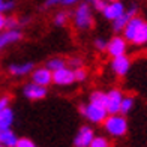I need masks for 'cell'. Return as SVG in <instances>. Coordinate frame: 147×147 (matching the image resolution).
<instances>
[{"instance_id":"1","label":"cell","mask_w":147,"mask_h":147,"mask_svg":"<svg viewBox=\"0 0 147 147\" xmlns=\"http://www.w3.org/2000/svg\"><path fill=\"white\" fill-rule=\"evenodd\" d=\"M71 23L77 32H90L95 27V11L86 0L75 5L71 12Z\"/></svg>"},{"instance_id":"2","label":"cell","mask_w":147,"mask_h":147,"mask_svg":"<svg viewBox=\"0 0 147 147\" xmlns=\"http://www.w3.org/2000/svg\"><path fill=\"white\" fill-rule=\"evenodd\" d=\"M122 35L129 42V45L134 47L147 45V20L140 15L132 17L126 24V27L123 29Z\"/></svg>"},{"instance_id":"3","label":"cell","mask_w":147,"mask_h":147,"mask_svg":"<svg viewBox=\"0 0 147 147\" xmlns=\"http://www.w3.org/2000/svg\"><path fill=\"white\" fill-rule=\"evenodd\" d=\"M104 131L108 137L111 138H122L128 134V129H129V123H128V119L126 116L120 114H108L107 119L104 120Z\"/></svg>"},{"instance_id":"4","label":"cell","mask_w":147,"mask_h":147,"mask_svg":"<svg viewBox=\"0 0 147 147\" xmlns=\"http://www.w3.org/2000/svg\"><path fill=\"white\" fill-rule=\"evenodd\" d=\"M78 111L90 125H102L104 120L108 116V111H107L105 107L101 105H96V104H92V102H86L81 104L78 107Z\"/></svg>"},{"instance_id":"5","label":"cell","mask_w":147,"mask_h":147,"mask_svg":"<svg viewBox=\"0 0 147 147\" xmlns=\"http://www.w3.org/2000/svg\"><path fill=\"white\" fill-rule=\"evenodd\" d=\"M128 48H129V42L125 39V36L120 35V33H116L114 36H111L108 39L105 53L113 59V57H117V56L128 54Z\"/></svg>"},{"instance_id":"6","label":"cell","mask_w":147,"mask_h":147,"mask_svg":"<svg viewBox=\"0 0 147 147\" xmlns=\"http://www.w3.org/2000/svg\"><path fill=\"white\" fill-rule=\"evenodd\" d=\"M131 68H132V59L128 54L113 57L110 62V69L117 78H125L131 72Z\"/></svg>"},{"instance_id":"7","label":"cell","mask_w":147,"mask_h":147,"mask_svg":"<svg viewBox=\"0 0 147 147\" xmlns=\"http://www.w3.org/2000/svg\"><path fill=\"white\" fill-rule=\"evenodd\" d=\"M23 96L27 99V101H42V99L47 98L48 95V87H45V86H41V84H36L33 81H29L23 86Z\"/></svg>"},{"instance_id":"8","label":"cell","mask_w":147,"mask_h":147,"mask_svg":"<svg viewBox=\"0 0 147 147\" xmlns=\"http://www.w3.org/2000/svg\"><path fill=\"white\" fill-rule=\"evenodd\" d=\"M125 98V92L119 87H113L107 92V111L108 114H117L120 113V105H122V101Z\"/></svg>"},{"instance_id":"9","label":"cell","mask_w":147,"mask_h":147,"mask_svg":"<svg viewBox=\"0 0 147 147\" xmlns=\"http://www.w3.org/2000/svg\"><path fill=\"white\" fill-rule=\"evenodd\" d=\"M53 84L57 87H69V86L75 84V72L69 66L54 71L53 72Z\"/></svg>"},{"instance_id":"10","label":"cell","mask_w":147,"mask_h":147,"mask_svg":"<svg viewBox=\"0 0 147 147\" xmlns=\"http://www.w3.org/2000/svg\"><path fill=\"white\" fill-rule=\"evenodd\" d=\"M138 11H140V8H138V5H135V3L126 6L125 14L120 15L119 18H116L114 21H111V29H113V32H114V33H120V35H122V32H123V29L126 27L128 21H129L132 17L138 15Z\"/></svg>"},{"instance_id":"11","label":"cell","mask_w":147,"mask_h":147,"mask_svg":"<svg viewBox=\"0 0 147 147\" xmlns=\"http://www.w3.org/2000/svg\"><path fill=\"white\" fill-rule=\"evenodd\" d=\"M95 135H96L95 129L90 125H83L78 128L75 137H74L72 144H74V147H89L92 140L95 138Z\"/></svg>"},{"instance_id":"12","label":"cell","mask_w":147,"mask_h":147,"mask_svg":"<svg viewBox=\"0 0 147 147\" xmlns=\"http://www.w3.org/2000/svg\"><path fill=\"white\" fill-rule=\"evenodd\" d=\"M30 81L48 87V86L53 84V71L48 69L45 65L44 66H35V69L30 74Z\"/></svg>"},{"instance_id":"13","label":"cell","mask_w":147,"mask_h":147,"mask_svg":"<svg viewBox=\"0 0 147 147\" xmlns=\"http://www.w3.org/2000/svg\"><path fill=\"white\" fill-rule=\"evenodd\" d=\"M23 38L24 35L20 29H5L3 32H0V51L8 48L9 45L18 44Z\"/></svg>"},{"instance_id":"14","label":"cell","mask_w":147,"mask_h":147,"mask_svg":"<svg viewBox=\"0 0 147 147\" xmlns=\"http://www.w3.org/2000/svg\"><path fill=\"white\" fill-rule=\"evenodd\" d=\"M126 11V6L122 0H116V2H108L105 6V9L101 12V15L107 20V21H114L116 18H119L120 15H123Z\"/></svg>"},{"instance_id":"15","label":"cell","mask_w":147,"mask_h":147,"mask_svg":"<svg viewBox=\"0 0 147 147\" xmlns=\"http://www.w3.org/2000/svg\"><path fill=\"white\" fill-rule=\"evenodd\" d=\"M33 69H35L33 62H18V63H11L8 66V74L14 78H24L30 77Z\"/></svg>"},{"instance_id":"16","label":"cell","mask_w":147,"mask_h":147,"mask_svg":"<svg viewBox=\"0 0 147 147\" xmlns=\"http://www.w3.org/2000/svg\"><path fill=\"white\" fill-rule=\"evenodd\" d=\"M18 135L12 131V128L8 129H0V144H3L6 147H15L18 141Z\"/></svg>"},{"instance_id":"17","label":"cell","mask_w":147,"mask_h":147,"mask_svg":"<svg viewBox=\"0 0 147 147\" xmlns=\"http://www.w3.org/2000/svg\"><path fill=\"white\" fill-rule=\"evenodd\" d=\"M14 122H15V113L12 110V107H8L3 111H0V129L12 128Z\"/></svg>"},{"instance_id":"18","label":"cell","mask_w":147,"mask_h":147,"mask_svg":"<svg viewBox=\"0 0 147 147\" xmlns=\"http://www.w3.org/2000/svg\"><path fill=\"white\" fill-rule=\"evenodd\" d=\"M83 0H44L42 8L44 9H53V8H71V6H75Z\"/></svg>"},{"instance_id":"19","label":"cell","mask_w":147,"mask_h":147,"mask_svg":"<svg viewBox=\"0 0 147 147\" xmlns=\"http://www.w3.org/2000/svg\"><path fill=\"white\" fill-rule=\"evenodd\" d=\"M45 66L54 72V71H59V69L65 68V66H68V59H65L62 56H53V57H50L48 60H47Z\"/></svg>"},{"instance_id":"20","label":"cell","mask_w":147,"mask_h":147,"mask_svg":"<svg viewBox=\"0 0 147 147\" xmlns=\"http://www.w3.org/2000/svg\"><path fill=\"white\" fill-rule=\"evenodd\" d=\"M89 102L101 105V107H105V104H107V92H104L101 89L92 90L89 93ZM105 108H107V107H105Z\"/></svg>"},{"instance_id":"21","label":"cell","mask_w":147,"mask_h":147,"mask_svg":"<svg viewBox=\"0 0 147 147\" xmlns=\"http://www.w3.org/2000/svg\"><path fill=\"white\" fill-rule=\"evenodd\" d=\"M135 96L132 95H126L125 93V98L122 101V105H120V114L123 116H128L129 113H132V110L135 108Z\"/></svg>"},{"instance_id":"22","label":"cell","mask_w":147,"mask_h":147,"mask_svg":"<svg viewBox=\"0 0 147 147\" xmlns=\"http://www.w3.org/2000/svg\"><path fill=\"white\" fill-rule=\"evenodd\" d=\"M69 21H71V12L66 11H59L53 17V24L56 27H65V26L69 24Z\"/></svg>"},{"instance_id":"23","label":"cell","mask_w":147,"mask_h":147,"mask_svg":"<svg viewBox=\"0 0 147 147\" xmlns=\"http://www.w3.org/2000/svg\"><path fill=\"white\" fill-rule=\"evenodd\" d=\"M89 147H113V143L108 135H95Z\"/></svg>"},{"instance_id":"24","label":"cell","mask_w":147,"mask_h":147,"mask_svg":"<svg viewBox=\"0 0 147 147\" xmlns=\"http://www.w3.org/2000/svg\"><path fill=\"white\" fill-rule=\"evenodd\" d=\"M107 44H108V39H105L102 36H98L93 39V48L98 53H105L107 51Z\"/></svg>"},{"instance_id":"25","label":"cell","mask_w":147,"mask_h":147,"mask_svg":"<svg viewBox=\"0 0 147 147\" xmlns=\"http://www.w3.org/2000/svg\"><path fill=\"white\" fill-rule=\"evenodd\" d=\"M17 8V3L15 0H0V12H14Z\"/></svg>"},{"instance_id":"26","label":"cell","mask_w":147,"mask_h":147,"mask_svg":"<svg viewBox=\"0 0 147 147\" xmlns=\"http://www.w3.org/2000/svg\"><path fill=\"white\" fill-rule=\"evenodd\" d=\"M74 72H75V83H86L89 78V71L84 68H77L74 69Z\"/></svg>"},{"instance_id":"27","label":"cell","mask_w":147,"mask_h":147,"mask_svg":"<svg viewBox=\"0 0 147 147\" xmlns=\"http://www.w3.org/2000/svg\"><path fill=\"white\" fill-rule=\"evenodd\" d=\"M68 66L72 69H77V68H83L84 66V60L81 56H72L68 59Z\"/></svg>"},{"instance_id":"28","label":"cell","mask_w":147,"mask_h":147,"mask_svg":"<svg viewBox=\"0 0 147 147\" xmlns=\"http://www.w3.org/2000/svg\"><path fill=\"white\" fill-rule=\"evenodd\" d=\"M6 29H20V18L15 15H6Z\"/></svg>"},{"instance_id":"29","label":"cell","mask_w":147,"mask_h":147,"mask_svg":"<svg viewBox=\"0 0 147 147\" xmlns=\"http://www.w3.org/2000/svg\"><path fill=\"white\" fill-rule=\"evenodd\" d=\"M15 147H38V144L27 137H21V138H18Z\"/></svg>"},{"instance_id":"30","label":"cell","mask_w":147,"mask_h":147,"mask_svg":"<svg viewBox=\"0 0 147 147\" xmlns=\"http://www.w3.org/2000/svg\"><path fill=\"white\" fill-rule=\"evenodd\" d=\"M107 0H95V2L92 3V8H93V11L95 12H99V14H101V12L105 9V6H107Z\"/></svg>"},{"instance_id":"31","label":"cell","mask_w":147,"mask_h":147,"mask_svg":"<svg viewBox=\"0 0 147 147\" xmlns=\"http://www.w3.org/2000/svg\"><path fill=\"white\" fill-rule=\"evenodd\" d=\"M18 18H20V27H23V26H27V24L32 21V17H27V15L18 17Z\"/></svg>"},{"instance_id":"32","label":"cell","mask_w":147,"mask_h":147,"mask_svg":"<svg viewBox=\"0 0 147 147\" xmlns=\"http://www.w3.org/2000/svg\"><path fill=\"white\" fill-rule=\"evenodd\" d=\"M6 29V15L3 12H0V32H3Z\"/></svg>"},{"instance_id":"33","label":"cell","mask_w":147,"mask_h":147,"mask_svg":"<svg viewBox=\"0 0 147 147\" xmlns=\"http://www.w3.org/2000/svg\"><path fill=\"white\" fill-rule=\"evenodd\" d=\"M86 2H87V3H90V5H92L93 2H95V0H86Z\"/></svg>"},{"instance_id":"34","label":"cell","mask_w":147,"mask_h":147,"mask_svg":"<svg viewBox=\"0 0 147 147\" xmlns=\"http://www.w3.org/2000/svg\"><path fill=\"white\" fill-rule=\"evenodd\" d=\"M107 2H116V0H107Z\"/></svg>"},{"instance_id":"35","label":"cell","mask_w":147,"mask_h":147,"mask_svg":"<svg viewBox=\"0 0 147 147\" xmlns=\"http://www.w3.org/2000/svg\"><path fill=\"white\" fill-rule=\"evenodd\" d=\"M0 147H6V146H3V144H0Z\"/></svg>"}]
</instances>
